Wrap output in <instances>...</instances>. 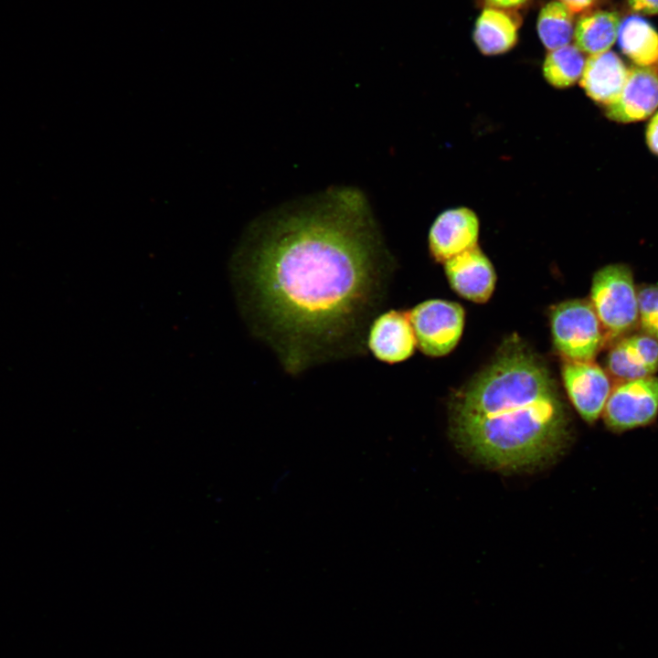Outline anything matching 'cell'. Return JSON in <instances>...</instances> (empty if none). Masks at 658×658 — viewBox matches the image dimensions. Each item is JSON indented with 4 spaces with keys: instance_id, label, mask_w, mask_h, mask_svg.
<instances>
[{
    "instance_id": "cell-20",
    "label": "cell",
    "mask_w": 658,
    "mask_h": 658,
    "mask_svg": "<svg viewBox=\"0 0 658 658\" xmlns=\"http://www.w3.org/2000/svg\"><path fill=\"white\" fill-rule=\"evenodd\" d=\"M627 3L634 13L658 15V0H627Z\"/></svg>"
},
{
    "instance_id": "cell-19",
    "label": "cell",
    "mask_w": 658,
    "mask_h": 658,
    "mask_svg": "<svg viewBox=\"0 0 658 658\" xmlns=\"http://www.w3.org/2000/svg\"><path fill=\"white\" fill-rule=\"evenodd\" d=\"M639 323L642 333L658 340V284H649L638 291Z\"/></svg>"
},
{
    "instance_id": "cell-4",
    "label": "cell",
    "mask_w": 658,
    "mask_h": 658,
    "mask_svg": "<svg viewBox=\"0 0 658 658\" xmlns=\"http://www.w3.org/2000/svg\"><path fill=\"white\" fill-rule=\"evenodd\" d=\"M556 348L569 361H591L606 342L601 324L590 302H560L550 316Z\"/></svg>"
},
{
    "instance_id": "cell-17",
    "label": "cell",
    "mask_w": 658,
    "mask_h": 658,
    "mask_svg": "<svg viewBox=\"0 0 658 658\" xmlns=\"http://www.w3.org/2000/svg\"><path fill=\"white\" fill-rule=\"evenodd\" d=\"M536 27L539 38L547 49L569 45L575 28L572 12L562 3L551 1L541 9Z\"/></svg>"
},
{
    "instance_id": "cell-12",
    "label": "cell",
    "mask_w": 658,
    "mask_h": 658,
    "mask_svg": "<svg viewBox=\"0 0 658 658\" xmlns=\"http://www.w3.org/2000/svg\"><path fill=\"white\" fill-rule=\"evenodd\" d=\"M607 365L620 381L653 376L658 370V340L645 333L625 335L610 350Z\"/></svg>"
},
{
    "instance_id": "cell-16",
    "label": "cell",
    "mask_w": 658,
    "mask_h": 658,
    "mask_svg": "<svg viewBox=\"0 0 658 658\" xmlns=\"http://www.w3.org/2000/svg\"><path fill=\"white\" fill-rule=\"evenodd\" d=\"M618 41L622 53L636 66L658 64V32L642 17L625 18L620 26Z\"/></svg>"
},
{
    "instance_id": "cell-13",
    "label": "cell",
    "mask_w": 658,
    "mask_h": 658,
    "mask_svg": "<svg viewBox=\"0 0 658 658\" xmlns=\"http://www.w3.org/2000/svg\"><path fill=\"white\" fill-rule=\"evenodd\" d=\"M628 72L622 59L612 51L590 55L586 60L580 85L592 101L606 107L620 96Z\"/></svg>"
},
{
    "instance_id": "cell-5",
    "label": "cell",
    "mask_w": 658,
    "mask_h": 658,
    "mask_svg": "<svg viewBox=\"0 0 658 658\" xmlns=\"http://www.w3.org/2000/svg\"><path fill=\"white\" fill-rule=\"evenodd\" d=\"M602 415L615 433L652 424L658 416V377L620 381L611 388Z\"/></svg>"
},
{
    "instance_id": "cell-15",
    "label": "cell",
    "mask_w": 658,
    "mask_h": 658,
    "mask_svg": "<svg viewBox=\"0 0 658 658\" xmlns=\"http://www.w3.org/2000/svg\"><path fill=\"white\" fill-rule=\"evenodd\" d=\"M472 36L483 54L500 55L515 46L518 39L517 26L501 9L485 8L475 22Z\"/></svg>"
},
{
    "instance_id": "cell-22",
    "label": "cell",
    "mask_w": 658,
    "mask_h": 658,
    "mask_svg": "<svg viewBox=\"0 0 658 658\" xmlns=\"http://www.w3.org/2000/svg\"><path fill=\"white\" fill-rule=\"evenodd\" d=\"M528 0H485L487 5L496 9H509L523 5Z\"/></svg>"
},
{
    "instance_id": "cell-14",
    "label": "cell",
    "mask_w": 658,
    "mask_h": 658,
    "mask_svg": "<svg viewBox=\"0 0 658 658\" xmlns=\"http://www.w3.org/2000/svg\"><path fill=\"white\" fill-rule=\"evenodd\" d=\"M621 20L617 12L597 10L582 16L574 28L575 46L595 55L609 51L618 39Z\"/></svg>"
},
{
    "instance_id": "cell-23",
    "label": "cell",
    "mask_w": 658,
    "mask_h": 658,
    "mask_svg": "<svg viewBox=\"0 0 658 658\" xmlns=\"http://www.w3.org/2000/svg\"><path fill=\"white\" fill-rule=\"evenodd\" d=\"M572 13L584 11L590 7L595 0H559Z\"/></svg>"
},
{
    "instance_id": "cell-6",
    "label": "cell",
    "mask_w": 658,
    "mask_h": 658,
    "mask_svg": "<svg viewBox=\"0 0 658 658\" xmlns=\"http://www.w3.org/2000/svg\"><path fill=\"white\" fill-rule=\"evenodd\" d=\"M409 320L417 345L430 356H442L458 344L464 326V311L457 302L433 299L410 311Z\"/></svg>"
},
{
    "instance_id": "cell-11",
    "label": "cell",
    "mask_w": 658,
    "mask_h": 658,
    "mask_svg": "<svg viewBox=\"0 0 658 658\" xmlns=\"http://www.w3.org/2000/svg\"><path fill=\"white\" fill-rule=\"evenodd\" d=\"M445 273L451 288L462 297L484 302L492 295L496 275L494 269L476 246L444 262Z\"/></svg>"
},
{
    "instance_id": "cell-2",
    "label": "cell",
    "mask_w": 658,
    "mask_h": 658,
    "mask_svg": "<svg viewBox=\"0 0 658 658\" xmlns=\"http://www.w3.org/2000/svg\"><path fill=\"white\" fill-rule=\"evenodd\" d=\"M451 428L476 459L498 468H522L551 456L567 431V413L547 366L518 341L453 398Z\"/></svg>"
},
{
    "instance_id": "cell-8",
    "label": "cell",
    "mask_w": 658,
    "mask_h": 658,
    "mask_svg": "<svg viewBox=\"0 0 658 658\" xmlns=\"http://www.w3.org/2000/svg\"><path fill=\"white\" fill-rule=\"evenodd\" d=\"M417 346L409 311L391 309L378 313L366 334V348L386 364H397L409 358Z\"/></svg>"
},
{
    "instance_id": "cell-3",
    "label": "cell",
    "mask_w": 658,
    "mask_h": 658,
    "mask_svg": "<svg viewBox=\"0 0 658 658\" xmlns=\"http://www.w3.org/2000/svg\"><path fill=\"white\" fill-rule=\"evenodd\" d=\"M590 300L606 339L625 336L639 323L638 291L625 264H610L594 274Z\"/></svg>"
},
{
    "instance_id": "cell-10",
    "label": "cell",
    "mask_w": 658,
    "mask_h": 658,
    "mask_svg": "<svg viewBox=\"0 0 658 658\" xmlns=\"http://www.w3.org/2000/svg\"><path fill=\"white\" fill-rule=\"evenodd\" d=\"M658 108V67H632L615 101L605 107L606 116L618 122L644 120Z\"/></svg>"
},
{
    "instance_id": "cell-21",
    "label": "cell",
    "mask_w": 658,
    "mask_h": 658,
    "mask_svg": "<svg viewBox=\"0 0 658 658\" xmlns=\"http://www.w3.org/2000/svg\"><path fill=\"white\" fill-rule=\"evenodd\" d=\"M646 143L650 151L658 156V111L654 113L646 128Z\"/></svg>"
},
{
    "instance_id": "cell-1",
    "label": "cell",
    "mask_w": 658,
    "mask_h": 658,
    "mask_svg": "<svg viewBox=\"0 0 658 658\" xmlns=\"http://www.w3.org/2000/svg\"><path fill=\"white\" fill-rule=\"evenodd\" d=\"M393 270L366 195L346 186L258 218L230 261L250 331L292 376L366 354Z\"/></svg>"
},
{
    "instance_id": "cell-9",
    "label": "cell",
    "mask_w": 658,
    "mask_h": 658,
    "mask_svg": "<svg viewBox=\"0 0 658 658\" xmlns=\"http://www.w3.org/2000/svg\"><path fill=\"white\" fill-rule=\"evenodd\" d=\"M479 219L470 208L459 207L440 213L429 232V249L440 262L477 246Z\"/></svg>"
},
{
    "instance_id": "cell-7",
    "label": "cell",
    "mask_w": 658,
    "mask_h": 658,
    "mask_svg": "<svg viewBox=\"0 0 658 658\" xmlns=\"http://www.w3.org/2000/svg\"><path fill=\"white\" fill-rule=\"evenodd\" d=\"M562 377L576 410L587 422H595L602 414L612 388L608 374L592 360H567Z\"/></svg>"
},
{
    "instance_id": "cell-18",
    "label": "cell",
    "mask_w": 658,
    "mask_h": 658,
    "mask_svg": "<svg viewBox=\"0 0 658 658\" xmlns=\"http://www.w3.org/2000/svg\"><path fill=\"white\" fill-rule=\"evenodd\" d=\"M585 63L583 52L576 46L567 45L547 53L543 74L553 87L568 88L580 80Z\"/></svg>"
}]
</instances>
